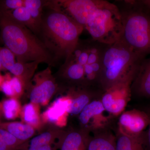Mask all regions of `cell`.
Returning <instances> with one entry per match:
<instances>
[{
  "instance_id": "obj_1",
  "label": "cell",
  "mask_w": 150,
  "mask_h": 150,
  "mask_svg": "<svg viewBox=\"0 0 150 150\" xmlns=\"http://www.w3.org/2000/svg\"><path fill=\"white\" fill-rule=\"evenodd\" d=\"M51 10L42 17L40 33L45 46L54 59L71 56L77 46L83 26L61 9L54 1L50 2Z\"/></svg>"
},
{
  "instance_id": "obj_2",
  "label": "cell",
  "mask_w": 150,
  "mask_h": 150,
  "mask_svg": "<svg viewBox=\"0 0 150 150\" xmlns=\"http://www.w3.org/2000/svg\"><path fill=\"white\" fill-rule=\"evenodd\" d=\"M0 30L3 42L18 62H38L49 66L54 56L42 40L23 25L13 19L6 11H0Z\"/></svg>"
},
{
  "instance_id": "obj_3",
  "label": "cell",
  "mask_w": 150,
  "mask_h": 150,
  "mask_svg": "<svg viewBox=\"0 0 150 150\" xmlns=\"http://www.w3.org/2000/svg\"><path fill=\"white\" fill-rule=\"evenodd\" d=\"M142 56L120 39L106 45L102 59L99 85L103 91L113 86L133 83L139 69Z\"/></svg>"
},
{
  "instance_id": "obj_4",
  "label": "cell",
  "mask_w": 150,
  "mask_h": 150,
  "mask_svg": "<svg viewBox=\"0 0 150 150\" xmlns=\"http://www.w3.org/2000/svg\"><path fill=\"white\" fill-rule=\"evenodd\" d=\"M120 10L123 30L121 40L140 56L150 53V15L137 8L135 1H124Z\"/></svg>"
},
{
  "instance_id": "obj_5",
  "label": "cell",
  "mask_w": 150,
  "mask_h": 150,
  "mask_svg": "<svg viewBox=\"0 0 150 150\" xmlns=\"http://www.w3.org/2000/svg\"><path fill=\"white\" fill-rule=\"evenodd\" d=\"M85 28L93 40L105 45H110L120 40L123 25L118 6L102 1L99 8Z\"/></svg>"
},
{
  "instance_id": "obj_6",
  "label": "cell",
  "mask_w": 150,
  "mask_h": 150,
  "mask_svg": "<svg viewBox=\"0 0 150 150\" xmlns=\"http://www.w3.org/2000/svg\"><path fill=\"white\" fill-rule=\"evenodd\" d=\"M34 84L29 89L30 102L38 105H46L55 94L58 85L49 67L38 73L33 77Z\"/></svg>"
},
{
  "instance_id": "obj_7",
  "label": "cell",
  "mask_w": 150,
  "mask_h": 150,
  "mask_svg": "<svg viewBox=\"0 0 150 150\" xmlns=\"http://www.w3.org/2000/svg\"><path fill=\"white\" fill-rule=\"evenodd\" d=\"M54 1L59 8L85 28L93 17L102 1L60 0Z\"/></svg>"
},
{
  "instance_id": "obj_8",
  "label": "cell",
  "mask_w": 150,
  "mask_h": 150,
  "mask_svg": "<svg viewBox=\"0 0 150 150\" xmlns=\"http://www.w3.org/2000/svg\"><path fill=\"white\" fill-rule=\"evenodd\" d=\"M131 86L130 84L117 85L105 91L101 100L105 110L114 115L121 113L130 99Z\"/></svg>"
},
{
  "instance_id": "obj_9",
  "label": "cell",
  "mask_w": 150,
  "mask_h": 150,
  "mask_svg": "<svg viewBox=\"0 0 150 150\" xmlns=\"http://www.w3.org/2000/svg\"><path fill=\"white\" fill-rule=\"evenodd\" d=\"M150 121L147 112L136 109L129 110L120 116L119 129L129 135H139L146 131Z\"/></svg>"
},
{
  "instance_id": "obj_10",
  "label": "cell",
  "mask_w": 150,
  "mask_h": 150,
  "mask_svg": "<svg viewBox=\"0 0 150 150\" xmlns=\"http://www.w3.org/2000/svg\"><path fill=\"white\" fill-rule=\"evenodd\" d=\"M71 101L69 95L55 100L41 115L42 121L53 123L59 127L65 126Z\"/></svg>"
},
{
  "instance_id": "obj_11",
  "label": "cell",
  "mask_w": 150,
  "mask_h": 150,
  "mask_svg": "<svg viewBox=\"0 0 150 150\" xmlns=\"http://www.w3.org/2000/svg\"><path fill=\"white\" fill-rule=\"evenodd\" d=\"M105 110L101 100H93L88 103L79 114V119L80 123L86 129L89 131H96L100 130L107 121L103 115Z\"/></svg>"
},
{
  "instance_id": "obj_12",
  "label": "cell",
  "mask_w": 150,
  "mask_h": 150,
  "mask_svg": "<svg viewBox=\"0 0 150 150\" xmlns=\"http://www.w3.org/2000/svg\"><path fill=\"white\" fill-rule=\"evenodd\" d=\"M115 150H149L146 131L139 135H131L118 129L115 137Z\"/></svg>"
},
{
  "instance_id": "obj_13",
  "label": "cell",
  "mask_w": 150,
  "mask_h": 150,
  "mask_svg": "<svg viewBox=\"0 0 150 150\" xmlns=\"http://www.w3.org/2000/svg\"><path fill=\"white\" fill-rule=\"evenodd\" d=\"M88 131H73L63 134L59 138L58 146L61 150H87L90 137Z\"/></svg>"
},
{
  "instance_id": "obj_14",
  "label": "cell",
  "mask_w": 150,
  "mask_h": 150,
  "mask_svg": "<svg viewBox=\"0 0 150 150\" xmlns=\"http://www.w3.org/2000/svg\"><path fill=\"white\" fill-rule=\"evenodd\" d=\"M131 86L140 96L150 97V60L141 64L136 77Z\"/></svg>"
},
{
  "instance_id": "obj_15",
  "label": "cell",
  "mask_w": 150,
  "mask_h": 150,
  "mask_svg": "<svg viewBox=\"0 0 150 150\" xmlns=\"http://www.w3.org/2000/svg\"><path fill=\"white\" fill-rule=\"evenodd\" d=\"M40 62H33L23 63L16 62L9 71L21 81L25 89L29 88L31 79Z\"/></svg>"
},
{
  "instance_id": "obj_16",
  "label": "cell",
  "mask_w": 150,
  "mask_h": 150,
  "mask_svg": "<svg viewBox=\"0 0 150 150\" xmlns=\"http://www.w3.org/2000/svg\"><path fill=\"white\" fill-rule=\"evenodd\" d=\"M96 131L90 137L87 150H115V137L105 131Z\"/></svg>"
},
{
  "instance_id": "obj_17",
  "label": "cell",
  "mask_w": 150,
  "mask_h": 150,
  "mask_svg": "<svg viewBox=\"0 0 150 150\" xmlns=\"http://www.w3.org/2000/svg\"><path fill=\"white\" fill-rule=\"evenodd\" d=\"M0 129L9 132L17 139L25 142L35 134V129L32 126L20 122L0 123Z\"/></svg>"
},
{
  "instance_id": "obj_18",
  "label": "cell",
  "mask_w": 150,
  "mask_h": 150,
  "mask_svg": "<svg viewBox=\"0 0 150 150\" xmlns=\"http://www.w3.org/2000/svg\"><path fill=\"white\" fill-rule=\"evenodd\" d=\"M71 97V101L69 114L77 115L80 114L83 108L91 102L93 96L91 93L83 90H74L73 88L70 90L68 94Z\"/></svg>"
},
{
  "instance_id": "obj_19",
  "label": "cell",
  "mask_w": 150,
  "mask_h": 150,
  "mask_svg": "<svg viewBox=\"0 0 150 150\" xmlns=\"http://www.w3.org/2000/svg\"><path fill=\"white\" fill-rule=\"evenodd\" d=\"M64 65V76L74 82L86 85L85 76L83 66L79 64L71 56L66 60Z\"/></svg>"
},
{
  "instance_id": "obj_20",
  "label": "cell",
  "mask_w": 150,
  "mask_h": 150,
  "mask_svg": "<svg viewBox=\"0 0 150 150\" xmlns=\"http://www.w3.org/2000/svg\"><path fill=\"white\" fill-rule=\"evenodd\" d=\"M39 106L30 102L22 108L20 117L23 123L32 126L34 129H38L42 121L40 114Z\"/></svg>"
},
{
  "instance_id": "obj_21",
  "label": "cell",
  "mask_w": 150,
  "mask_h": 150,
  "mask_svg": "<svg viewBox=\"0 0 150 150\" xmlns=\"http://www.w3.org/2000/svg\"><path fill=\"white\" fill-rule=\"evenodd\" d=\"M5 11L13 19L26 26L35 35L40 33V28L32 18L24 6L14 10Z\"/></svg>"
},
{
  "instance_id": "obj_22",
  "label": "cell",
  "mask_w": 150,
  "mask_h": 150,
  "mask_svg": "<svg viewBox=\"0 0 150 150\" xmlns=\"http://www.w3.org/2000/svg\"><path fill=\"white\" fill-rule=\"evenodd\" d=\"M2 115L7 120H13L20 116L22 107L18 100L9 98L1 103Z\"/></svg>"
},
{
  "instance_id": "obj_23",
  "label": "cell",
  "mask_w": 150,
  "mask_h": 150,
  "mask_svg": "<svg viewBox=\"0 0 150 150\" xmlns=\"http://www.w3.org/2000/svg\"><path fill=\"white\" fill-rule=\"evenodd\" d=\"M60 132L56 131H47L34 137L30 141V147H40L52 146L55 139L60 138Z\"/></svg>"
},
{
  "instance_id": "obj_24",
  "label": "cell",
  "mask_w": 150,
  "mask_h": 150,
  "mask_svg": "<svg viewBox=\"0 0 150 150\" xmlns=\"http://www.w3.org/2000/svg\"><path fill=\"white\" fill-rule=\"evenodd\" d=\"M43 2L39 0H25L24 6L27 8L30 16L38 25L40 27L42 21Z\"/></svg>"
},
{
  "instance_id": "obj_25",
  "label": "cell",
  "mask_w": 150,
  "mask_h": 150,
  "mask_svg": "<svg viewBox=\"0 0 150 150\" xmlns=\"http://www.w3.org/2000/svg\"><path fill=\"white\" fill-rule=\"evenodd\" d=\"M0 141L14 150L21 149L24 143L17 139L8 131L2 129H0Z\"/></svg>"
},
{
  "instance_id": "obj_26",
  "label": "cell",
  "mask_w": 150,
  "mask_h": 150,
  "mask_svg": "<svg viewBox=\"0 0 150 150\" xmlns=\"http://www.w3.org/2000/svg\"><path fill=\"white\" fill-rule=\"evenodd\" d=\"M15 58L8 48L0 47V64L4 69L9 71L15 64Z\"/></svg>"
},
{
  "instance_id": "obj_27",
  "label": "cell",
  "mask_w": 150,
  "mask_h": 150,
  "mask_svg": "<svg viewBox=\"0 0 150 150\" xmlns=\"http://www.w3.org/2000/svg\"><path fill=\"white\" fill-rule=\"evenodd\" d=\"M11 77L9 75L5 76V80L1 87V90L10 98H16L15 94L11 84Z\"/></svg>"
},
{
  "instance_id": "obj_28",
  "label": "cell",
  "mask_w": 150,
  "mask_h": 150,
  "mask_svg": "<svg viewBox=\"0 0 150 150\" xmlns=\"http://www.w3.org/2000/svg\"><path fill=\"white\" fill-rule=\"evenodd\" d=\"M3 8L1 11H12L24 6L23 0H6L2 1Z\"/></svg>"
},
{
  "instance_id": "obj_29",
  "label": "cell",
  "mask_w": 150,
  "mask_h": 150,
  "mask_svg": "<svg viewBox=\"0 0 150 150\" xmlns=\"http://www.w3.org/2000/svg\"><path fill=\"white\" fill-rule=\"evenodd\" d=\"M10 81L15 94L16 98L18 99L23 93L25 89L24 86L20 79L15 76L13 77H11Z\"/></svg>"
},
{
  "instance_id": "obj_30",
  "label": "cell",
  "mask_w": 150,
  "mask_h": 150,
  "mask_svg": "<svg viewBox=\"0 0 150 150\" xmlns=\"http://www.w3.org/2000/svg\"><path fill=\"white\" fill-rule=\"evenodd\" d=\"M148 114L149 115L150 118V109L147 111ZM147 140V144L148 150H150V121L149 125L148 127L147 131H146Z\"/></svg>"
},
{
  "instance_id": "obj_31",
  "label": "cell",
  "mask_w": 150,
  "mask_h": 150,
  "mask_svg": "<svg viewBox=\"0 0 150 150\" xmlns=\"http://www.w3.org/2000/svg\"><path fill=\"white\" fill-rule=\"evenodd\" d=\"M0 150H14L0 141Z\"/></svg>"
},
{
  "instance_id": "obj_32",
  "label": "cell",
  "mask_w": 150,
  "mask_h": 150,
  "mask_svg": "<svg viewBox=\"0 0 150 150\" xmlns=\"http://www.w3.org/2000/svg\"><path fill=\"white\" fill-rule=\"evenodd\" d=\"M142 3L144 4V5L146 6L150 10V0H149V1H142Z\"/></svg>"
},
{
  "instance_id": "obj_33",
  "label": "cell",
  "mask_w": 150,
  "mask_h": 150,
  "mask_svg": "<svg viewBox=\"0 0 150 150\" xmlns=\"http://www.w3.org/2000/svg\"><path fill=\"white\" fill-rule=\"evenodd\" d=\"M4 80L5 76H3L2 75H1V74H0V90H1V87L2 85Z\"/></svg>"
},
{
  "instance_id": "obj_34",
  "label": "cell",
  "mask_w": 150,
  "mask_h": 150,
  "mask_svg": "<svg viewBox=\"0 0 150 150\" xmlns=\"http://www.w3.org/2000/svg\"><path fill=\"white\" fill-rule=\"evenodd\" d=\"M2 115V112L1 108V103H0V120H1V116ZM1 123V122H0Z\"/></svg>"
},
{
  "instance_id": "obj_35",
  "label": "cell",
  "mask_w": 150,
  "mask_h": 150,
  "mask_svg": "<svg viewBox=\"0 0 150 150\" xmlns=\"http://www.w3.org/2000/svg\"><path fill=\"white\" fill-rule=\"evenodd\" d=\"M1 69H4L3 68V67H2L1 65V64H0V70Z\"/></svg>"
}]
</instances>
